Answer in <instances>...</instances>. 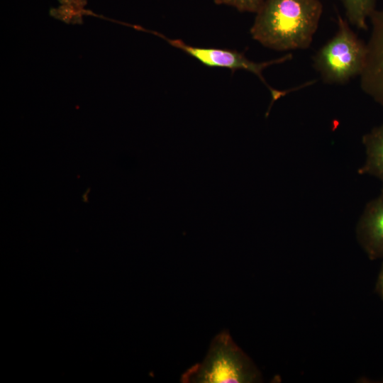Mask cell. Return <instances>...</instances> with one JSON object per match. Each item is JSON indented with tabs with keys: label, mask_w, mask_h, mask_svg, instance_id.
<instances>
[{
	"label": "cell",
	"mask_w": 383,
	"mask_h": 383,
	"mask_svg": "<svg viewBox=\"0 0 383 383\" xmlns=\"http://www.w3.org/2000/svg\"><path fill=\"white\" fill-rule=\"evenodd\" d=\"M323 13L320 0H264L250 28L263 46L287 51L308 48Z\"/></svg>",
	"instance_id": "1"
},
{
	"label": "cell",
	"mask_w": 383,
	"mask_h": 383,
	"mask_svg": "<svg viewBox=\"0 0 383 383\" xmlns=\"http://www.w3.org/2000/svg\"><path fill=\"white\" fill-rule=\"evenodd\" d=\"M261 374L251 359L234 343L228 331H223L211 341L202 362L187 370L182 382H257Z\"/></svg>",
	"instance_id": "2"
},
{
	"label": "cell",
	"mask_w": 383,
	"mask_h": 383,
	"mask_svg": "<svg viewBox=\"0 0 383 383\" xmlns=\"http://www.w3.org/2000/svg\"><path fill=\"white\" fill-rule=\"evenodd\" d=\"M338 30L313 57V66L327 84H342L360 76L367 59V45L353 31L348 21L337 15Z\"/></svg>",
	"instance_id": "3"
},
{
	"label": "cell",
	"mask_w": 383,
	"mask_h": 383,
	"mask_svg": "<svg viewBox=\"0 0 383 383\" xmlns=\"http://www.w3.org/2000/svg\"><path fill=\"white\" fill-rule=\"evenodd\" d=\"M154 34L165 39L169 44L178 48L189 55L199 61L204 65L210 67L227 68L232 70H243L255 74L270 90L272 101L269 107L270 109L274 101L290 91H278L268 85L262 74L263 70L273 65L284 63L292 60L291 53L280 57L262 62H255L247 58L244 54L233 50L201 48L188 45L180 39H170L157 32Z\"/></svg>",
	"instance_id": "4"
},
{
	"label": "cell",
	"mask_w": 383,
	"mask_h": 383,
	"mask_svg": "<svg viewBox=\"0 0 383 383\" xmlns=\"http://www.w3.org/2000/svg\"><path fill=\"white\" fill-rule=\"evenodd\" d=\"M372 30L367 45V59L360 74L362 91L383 106V9L370 18Z\"/></svg>",
	"instance_id": "5"
},
{
	"label": "cell",
	"mask_w": 383,
	"mask_h": 383,
	"mask_svg": "<svg viewBox=\"0 0 383 383\" xmlns=\"http://www.w3.org/2000/svg\"><path fill=\"white\" fill-rule=\"evenodd\" d=\"M356 235L370 260L383 258V190L366 205L357 225Z\"/></svg>",
	"instance_id": "6"
},
{
	"label": "cell",
	"mask_w": 383,
	"mask_h": 383,
	"mask_svg": "<svg viewBox=\"0 0 383 383\" xmlns=\"http://www.w3.org/2000/svg\"><path fill=\"white\" fill-rule=\"evenodd\" d=\"M362 143L366 159L359 173L376 177L383 186V123L365 134Z\"/></svg>",
	"instance_id": "7"
},
{
	"label": "cell",
	"mask_w": 383,
	"mask_h": 383,
	"mask_svg": "<svg viewBox=\"0 0 383 383\" xmlns=\"http://www.w3.org/2000/svg\"><path fill=\"white\" fill-rule=\"evenodd\" d=\"M349 23L366 30L367 20L376 10V0H340Z\"/></svg>",
	"instance_id": "8"
},
{
	"label": "cell",
	"mask_w": 383,
	"mask_h": 383,
	"mask_svg": "<svg viewBox=\"0 0 383 383\" xmlns=\"http://www.w3.org/2000/svg\"><path fill=\"white\" fill-rule=\"evenodd\" d=\"M264 0H214L216 4L231 6L240 11L256 13Z\"/></svg>",
	"instance_id": "9"
},
{
	"label": "cell",
	"mask_w": 383,
	"mask_h": 383,
	"mask_svg": "<svg viewBox=\"0 0 383 383\" xmlns=\"http://www.w3.org/2000/svg\"><path fill=\"white\" fill-rule=\"evenodd\" d=\"M375 291L379 296L383 300V263L376 282Z\"/></svg>",
	"instance_id": "10"
}]
</instances>
